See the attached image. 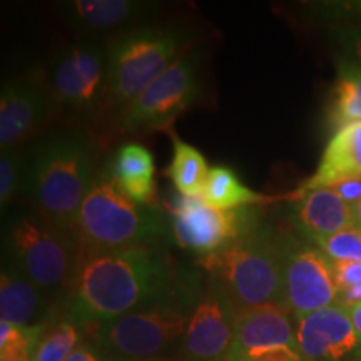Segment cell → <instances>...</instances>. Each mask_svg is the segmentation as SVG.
<instances>
[{"instance_id": "cell-1", "label": "cell", "mask_w": 361, "mask_h": 361, "mask_svg": "<svg viewBox=\"0 0 361 361\" xmlns=\"http://www.w3.org/2000/svg\"><path fill=\"white\" fill-rule=\"evenodd\" d=\"M191 276L159 246L80 255L64 316L82 328L111 322L169 295Z\"/></svg>"}, {"instance_id": "cell-2", "label": "cell", "mask_w": 361, "mask_h": 361, "mask_svg": "<svg viewBox=\"0 0 361 361\" xmlns=\"http://www.w3.org/2000/svg\"><path fill=\"white\" fill-rule=\"evenodd\" d=\"M97 174L96 147L87 130L75 126L56 128L25 149L20 194L32 209L72 234Z\"/></svg>"}, {"instance_id": "cell-3", "label": "cell", "mask_w": 361, "mask_h": 361, "mask_svg": "<svg viewBox=\"0 0 361 361\" xmlns=\"http://www.w3.org/2000/svg\"><path fill=\"white\" fill-rule=\"evenodd\" d=\"M202 288L192 274L169 295L111 322L84 326V333L112 361L174 360Z\"/></svg>"}, {"instance_id": "cell-4", "label": "cell", "mask_w": 361, "mask_h": 361, "mask_svg": "<svg viewBox=\"0 0 361 361\" xmlns=\"http://www.w3.org/2000/svg\"><path fill=\"white\" fill-rule=\"evenodd\" d=\"M2 258L64 310L80 263L79 245L71 233L30 206L19 207L4 223Z\"/></svg>"}, {"instance_id": "cell-5", "label": "cell", "mask_w": 361, "mask_h": 361, "mask_svg": "<svg viewBox=\"0 0 361 361\" xmlns=\"http://www.w3.org/2000/svg\"><path fill=\"white\" fill-rule=\"evenodd\" d=\"M72 236L80 255L157 246L171 236L169 221L157 207L129 200L106 169H99L74 221Z\"/></svg>"}, {"instance_id": "cell-6", "label": "cell", "mask_w": 361, "mask_h": 361, "mask_svg": "<svg viewBox=\"0 0 361 361\" xmlns=\"http://www.w3.org/2000/svg\"><path fill=\"white\" fill-rule=\"evenodd\" d=\"M197 264L229 293L239 311L283 306L281 234L266 226H256Z\"/></svg>"}, {"instance_id": "cell-7", "label": "cell", "mask_w": 361, "mask_h": 361, "mask_svg": "<svg viewBox=\"0 0 361 361\" xmlns=\"http://www.w3.org/2000/svg\"><path fill=\"white\" fill-rule=\"evenodd\" d=\"M184 34L174 27L141 25L107 44V112L128 109L183 51Z\"/></svg>"}, {"instance_id": "cell-8", "label": "cell", "mask_w": 361, "mask_h": 361, "mask_svg": "<svg viewBox=\"0 0 361 361\" xmlns=\"http://www.w3.org/2000/svg\"><path fill=\"white\" fill-rule=\"evenodd\" d=\"M56 109L79 121L107 114V45L85 39L59 52L49 74Z\"/></svg>"}, {"instance_id": "cell-9", "label": "cell", "mask_w": 361, "mask_h": 361, "mask_svg": "<svg viewBox=\"0 0 361 361\" xmlns=\"http://www.w3.org/2000/svg\"><path fill=\"white\" fill-rule=\"evenodd\" d=\"M200 59L192 51L176 61L119 116L123 133H151L166 128L200 96Z\"/></svg>"}, {"instance_id": "cell-10", "label": "cell", "mask_w": 361, "mask_h": 361, "mask_svg": "<svg viewBox=\"0 0 361 361\" xmlns=\"http://www.w3.org/2000/svg\"><path fill=\"white\" fill-rule=\"evenodd\" d=\"M281 246L283 306L295 322L335 306L338 290L328 256L300 234L281 233Z\"/></svg>"}, {"instance_id": "cell-11", "label": "cell", "mask_w": 361, "mask_h": 361, "mask_svg": "<svg viewBox=\"0 0 361 361\" xmlns=\"http://www.w3.org/2000/svg\"><path fill=\"white\" fill-rule=\"evenodd\" d=\"M168 221L171 238L178 246L196 252L200 258L214 255L261 224L252 207L219 211L207 206L202 197L179 192L171 202Z\"/></svg>"}, {"instance_id": "cell-12", "label": "cell", "mask_w": 361, "mask_h": 361, "mask_svg": "<svg viewBox=\"0 0 361 361\" xmlns=\"http://www.w3.org/2000/svg\"><path fill=\"white\" fill-rule=\"evenodd\" d=\"M239 310L229 293L211 279L202 288L179 348V361H216L231 351Z\"/></svg>"}, {"instance_id": "cell-13", "label": "cell", "mask_w": 361, "mask_h": 361, "mask_svg": "<svg viewBox=\"0 0 361 361\" xmlns=\"http://www.w3.org/2000/svg\"><path fill=\"white\" fill-rule=\"evenodd\" d=\"M56 109L47 80L37 74L8 79L0 92V147H20Z\"/></svg>"}, {"instance_id": "cell-14", "label": "cell", "mask_w": 361, "mask_h": 361, "mask_svg": "<svg viewBox=\"0 0 361 361\" xmlns=\"http://www.w3.org/2000/svg\"><path fill=\"white\" fill-rule=\"evenodd\" d=\"M296 338L303 361H361V336L338 305L298 319Z\"/></svg>"}, {"instance_id": "cell-15", "label": "cell", "mask_w": 361, "mask_h": 361, "mask_svg": "<svg viewBox=\"0 0 361 361\" xmlns=\"http://www.w3.org/2000/svg\"><path fill=\"white\" fill-rule=\"evenodd\" d=\"M274 350L300 351L296 338V322L281 305H266L239 311L236 333L229 356L247 361Z\"/></svg>"}, {"instance_id": "cell-16", "label": "cell", "mask_w": 361, "mask_h": 361, "mask_svg": "<svg viewBox=\"0 0 361 361\" xmlns=\"http://www.w3.org/2000/svg\"><path fill=\"white\" fill-rule=\"evenodd\" d=\"M67 24L87 34H123L141 27L156 11L152 2L139 0H71L59 6Z\"/></svg>"}, {"instance_id": "cell-17", "label": "cell", "mask_w": 361, "mask_h": 361, "mask_svg": "<svg viewBox=\"0 0 361 361\" xmlns=\"http://www.w3.org/2000/svg\"><path fill=\"white\" fill-rule=\"evenodd\" d=\"M290 223L296 234L311 245L355 226L351 206L331 188L314 189L295 197L290 206Z\"/></svg>"}, {"instance_id": "cell-18", "label": "cell", "mask_w": 361, "mask_h": 361, "mask_svg": "<svg viewBox=\"0 0 361 361\" xmlns=\"http://www.w3.org/2000/svg\"><path fill=\"white\" fill-rule=\"evenodd\" d=\"M61 318L57 306L27 279L11 261L2 258L0 269V322L35 328Z\"/></svg>"}, {"instance_id": "cell-19", "label": "cell", "mask_w": 361, "mask_h": 361, "mask_svg": "<svg viewBox=\"0 0 361 361\" xmlns=\"http://www.w3.org/2000/svg\"><path fill=\"white\" fill-rule=\"evenodd\" d=\"M361 179V121L336 130L324 147L314 174L293 192L291 200L314 189Z\"/></svg>"}, {"instance_id": "cell-20", "label": "cell", "mask_w": 361, "mask_h": 361, "mask_svg": "<svg viewBox=\"0 0 361 361\" xmlns=\"http://www.w3.org/2000/svg\"><path fill=\"white\" fill-rule=\"evenodd\" d=\"M106 173L129 200L156 207V162L149 149L135 142L124 144L106 166Z\"/></svg>"}, {"instance_id": "cell-21", "label": "cell", "mask_w": 361, "mask_h": 361, "mask_svg": "<svg viewBox=\"0 0 361 361\" xmlns=\"http://www.w3.org/2000/svg\"><path fill=\"white\" fill-rule=\"evenodd\" d=\"M361 121V66L353 59H336V79L333 82L326 109L328 129L340 130Z\"/></svg>"}, {"instance_id": "cell-22", "label": "cell", "mask_w": 361, "mask_h": 361, "mask_svg": "<svg viewBox=\"0 0 361 361\" xmlns=\"http://www.w3.org/2000/svg\"><path fill=\"white\" fill-rule=\"evenodd\" d=\"M201 197L207 206L219 211L245 209L268 201L263 194L245 186L238 174L228 166H214L209 169Z\"/></svg>"}, {"instance_id": "cell-23", "label": "cell", "mask_w": 361, "mask_h": 361, "mask_svg": "<svg viewBox=\"0 0 361 361\" xmlns=\"http://www.w3.org/2000/svg\"><path fill=\"white\" fill-rule=\"evenodd\" d=\"M207 174L209 168L200 149L174 137L173 159L169 168L166 169V176L173 180L176 191L183 196L201 197Z\"/></svg>"}, {"instance_id": "cell-24", "label": "cell", "mask_w": 361, "mask_h": 361, "mask_svg": "<svg viewBox=\"0 0 361 361\" xmlns=\"http://www.w3.org/2000/svg\"><path fill=\"white\" fill-rule=\"evenodd\" d=\"M84 341V328L67 316L54 319L44 329L32 353V361H66Z\"/></svg>"}, {"instance_id": "cell-25", "label": "cell", "mask_w": 361, "mask_h": 361, "mask_svg": "<svg viewBox=\"0 0 361 361\" xmlns=\"http://www.w3.org/2000/svg\"><path fill=\"white\" fill-rule=\"evenodd\" d=\"M25 174V149L13 147L0 154V206L2 211L22 192Z\"/></svg>"}, {"instance_id": "cell-26", "label": "cell", "mask_w": 361, "mask_h": 361, "mask_svg": "<svg viewBox=\"0 0 361 361\" xmlns=\"http://www.w3.org/2000/svg\"><path fill=\"white\" fill-rule=\"evenodd\" d=\"M314 246L319 247L331 263L361 264V229L356 226L324 238Z\"/></svg>"}, {"instance_id": "cell-27", "label": "cell", "mask_w": 361, "mask_h": 361, "mask_svg": "<svg viewBox=\"0 0 361 361\" xmlns=\"http://www.w3.org/2000/svg\"><path fill=\"white\" fill-rule=\"evenodd\" d=\"M311 11L326 20L340 22L338 25H361V0L356 2H318Z\"/></svg>"}, {"instance_id": "cell-28", "label": "cell", "mask_w": 361, "mask_h": 361, "mask_svg": "<svg viewBox=\"0 0 361 361\" xmlns=\"http://www.w3.org/2000/svg\"><path fill=\"white\" fill-rule=\"evenodd\" d=\"M331 37L346 57L361 66V25H336L331 29Z\"/></svg>"}, {"instance_id": "cell-29", "label": "cell", "mask_w": 361, "mask_h": 361, "mask_svg": "<svg viewBox=\"0 0 361 361\" xmlns=\"http://www.w3.org/2000/svg\"><path fill=\"white\" fill-rule=\"evenodd\" d=\"M333 276H335L338 293L348 290V288L361 283V264L333 263Z\"/></svg>"}, {"instance_id": "cell-30", "label": "cell", "mask_w": 361, "mask_h": 361, "mask_svg": "<svg viewBox=\"0 0 361 361\" xmlns=\"http://www.w3.org/2000/svg\"><path fill=\"white\" fill-rule=\"evenodd\" d=\"M66 361H112L94 345L92 341L84 340L80 345L69 355Z\"/></svg>"}, {"instance_id": "cell-31", "label": "cell", "mask_w": 361, "mask_h": 361, "mask_svg": "<svg viewBox=\"0 0 361 361\" xmlns=\"http://www.w3.org/2000/svg\"><path fill=\"white\" fill-rule=\"evenodd\" d=\"M331 189L350 206L356 204L361 200V179L345 180V183L331 186Z\"/></svg>"}, {"instance_id": "cell-32", "label": "cell", "mask_w": 361, "mask_h": 361, "mask_svg": "<svg viewBox=\"0 0 361 361\" xmlns=\"http://www.w3.org/2000/svg\"><path fill=\"white\" fill-rule=\"evenodd\" d=\"M247 361H303V356H301L300 351L274 350V351H268V353H263L259 356H255V358H251Z\"/></svg>"}, {"instance_id": "cell-33", "label": "cell", "mask_w": 361, "mask_h": 361, "mask_svg": "<svg viewBox=\"0 0 361 361\" xmlns=\"http://www.w3.org/2000/svg\"><path fill=\"white\" fill-rule=\"evenodd\" d=\"M336 305L341 306V308H345V310H350V308H353V306L361 305V283L355 284V286L348 288V290L338 293Z\"/></svg>"}, {"instance_id": "cell-34", "label": "cell", "mask_w": 361, "mask_h": 361, "mask_svg": "<svg viewBox=\"0 0 361 361\" xmlns=\"http://www.w3.org/2000/svg\"><path fill=\"white\" fill-rule=\"evenodd\" d=\"M348 311V316L351 319V324H353V328L356 329V333L361 336V305L358 306H353V308L346 310Z\"/></svg>"}, {"instance_id": "cell-35", "label": "cell", "mask_w": 361, "mask_h": 361, "mask_svg": "<svg viewBox=\"0 0 361 361\" xmlns=\"http://www.w3.org/2000/svg\"><path fill=\"white\" fill-rule=\"evenodd\" d=\"M351 213H353V224L361 229V200L351 206Z\"/></svg>"}, {"instance_id": "cell-36", "label": "cell", "mask_w": 361, "mask_h": 361, "mask_svg": "<svg viewBox=\"0 0 361 361\" xmlns=\"http://www.w3.org/2000/svg\"><path fill=\"white\" fill-rule=\"evenodd\" d=\"M216 361H236L234 358H231V356H224V358H221V360H216Z\"/></svg>"}, {"instance_id": "cell-37", "label": "cell", "mask_w": 361, "mask_h": 361, "mask_svg": "<svg viewBox=\"0 0 361 361\" xmlns=\"http://www.w3.org/2000/svg\"><path fill=\"white\" fill-rule=\"evenodd\" d=\"M146 361H176V360H168V358H164V360H146Z\"/></svg>"}]
</instances>
